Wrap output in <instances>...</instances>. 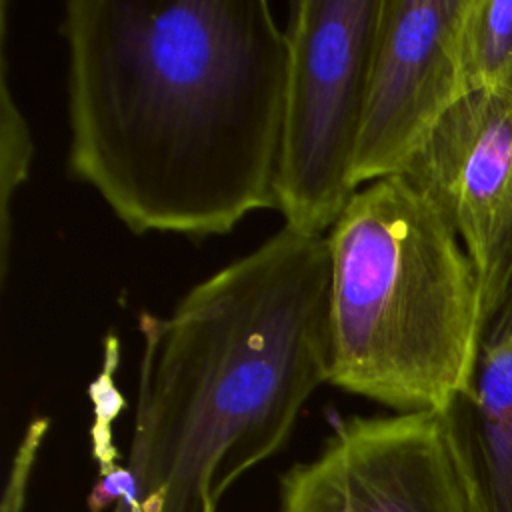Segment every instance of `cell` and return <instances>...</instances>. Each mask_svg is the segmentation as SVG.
<instances>
[{"instance_id": "6da1fadb", "label": "cell", "mask_w": 512, "mask_h": 512, "mask_svg": "<svg viewBox=\"0 0 512 512\" xmlns=\"http://www.w3.org/2000/svg\"><path fill=\"white\" fill-rule=\"evenodd\" d=\"M70 178L134 234L276 210L286 34L266 0H68Z\"/></svg>"}, {"instance_id": "7a4b0ae2", "label": "cell", "mask_w": 512, "mask_h": 512, "mask_svg": "<svg viewBox=\"0 0 512 512\" xmlns=\"http://www.w3.org/2000/svg\"><path fill=\"white\" fill-rule=\"evenodd\" d=\"M328 280L326 236L282 226L168 314H138L136 512H216L236 480L288 442L328 384Z\"/></svg>"}, {"instance_id": "3957f363", "label": "cell", "mask_w": 512, "mask_h": 512, "mask_svg": "<svg viewBox=\"0 0 512 512\" xmlns=\"http://www.w3.org/2000/svg\"><path fill=\"white\" fill-rule=\"evenodd\" d=\"M328 384L396 414L444 412L468 386L478 276L402 174L356 190L326 232Z\"/></svg>"}, {"instance_id": "277c9868", "label": "cell", "mask_w": 512, "mask_h": 512, "mask_svg": "<svg viewBox=\"0 0 512 512\" xmlns=\"http://www.w3.org/2000/svg\"><path fill=\"white\" fill-rule=\"evenodd\" d=\"M382 0H296L276 164L284 226L322 234L356 194L350 172L368 92Z\"/></svg>"}, {"instance_id": "5b68a950", "label": "cell", "mask_w": 512, "mask_h": 512, "mask_svg": "<svg viewBox=\"0 0 512 512\" xmlns=\"http://www.w3.org/2000/svg\"><path fill=\"white\" fill-rule=\"evenodd\" d=\"M280 512H468L440 412L340 420L280 478Z\"/></svg>"}, {"instance_id": "8992f818", "label": "cell", "mask_w": 512, "mask_h": 512, "mask_svg": "<svg viewBox=\"0 0 512 512\" xmlns=\"http://www.w3.org/2000/svg\"><path fill=\"white\" fill-rule=\"evenodd\" d=\"M468 0H382L352 162L354 190L402 174L466 94L460 32Z\"/></svg>"}, {"instance_id": "52a82bcc", "label": "cell", "mask_w": 512, "mask_h": 512, "mask_svg": "<svg viewBox=\"0 0 512 512\" xmlns=\"http://www.w3.org/2000/svg\"><path fill=\"white\" fill-rule=\"evenodd\" d=\"M402 176L446 218L480 274L512 232V94L466 92Z\"/></svg>"}, {"instance_id": "ba28073f", "label": "cell", "mask_w": 512, "mask_h": 512, "mask_svg": "<svg viewBox=\"0 0 512 512\" xmlns=\"http://www.w3.org/2000/svg\"><path fill=\"white\" fill-rule=\"evenodd\" d=\"M478 276L468 386L440 412L468 512H512V232Z\"/></svg>"}, {"instance_id": "9c48e42d", "label": "cell", "mask_w": 512, "mask_h": 512, "mask_svg": "<svg viewBox=\"0 0 512 512\" xmlns=\"http://www.w3.org/2000/svg\"><path fill=\"white\" fill-rule=\"evenodd\" d=\"M466 92L512 94V0H468L460 32Z\"/></svg>"}, {"instance_id": "30bf717a", "label": "cell", "mask_w": 512, "mask_h": 512, "mask_svg": "<svg viewBox=\"0 0 512 512\" xmlns=\"http://www.w3.org/2000/svg\"><path fill=\"white\" fill-rule=\"evenodd\" d=\"M6 2L0 4V272L2 280L8 274L10 258V204L16 190L28 180L34 144L28 122L10 92L8 58H6Z\"/></svg>"}, {"instance_id": "8fae6325", "label": "cell", "mask_w": 512, "mask_h": 512, "mask_svg": "<svg viewBox=\"0 0 512 512\" xmlns=\"http://www.w3.org/2000/svg\"><path fill=\"white\" fill-rule=\"evenodd\" d=\"M48 428H50V420L44 418V416L34 418L26 426L24 436L20 440V446H18V450L14 454V460H12L2 512H22L26 488H28V482H30V474H32L34 462L38 458V450L42 446V440H44Z\"/></svg>"}]
</instances>
